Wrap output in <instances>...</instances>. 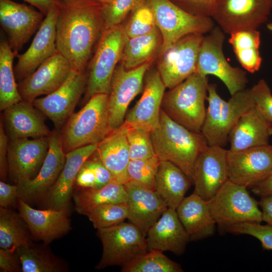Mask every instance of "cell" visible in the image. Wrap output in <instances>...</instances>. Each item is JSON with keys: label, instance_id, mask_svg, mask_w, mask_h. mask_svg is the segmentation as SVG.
Wrapping results in <instances>:
<instances>
[{"label": "cell", "instance_id": "cell-19", "mask_svg": "<svg viewBox=\"0 0 272 272\" xmlns=\"http://www.w3.org/2000/svg\"><path fill=\"white\" fill-rule=\"evenodd\" d=\"M59 7L48 12L29 47L24 53L16 55L18 60L14 71L17 81H20L31 75L56 51V24Z\"/></svg>", "mask_w": 272, "mask_h": 272}, {"label": "cell", "instance_id": "cell-43", "mask_svg": "<svg viewBox=\"0 0 272 272\" xmlns=\"http://www.w3.org/2000/svg\"><path fill=\"white\" fill-rule=\"evenodd\" d=\"M131 13L132 15L124 28L127 38L149 33L157 28L153 12L146 2Z\"/></svg>", "mask_w": 272, "mask_h": 272}, {"label": "cell", "instance_id": "cell-15", "mask_svg": "<svg viewBox=\"0 0 272 272\" xmlns=\"http://www.w3.org/2000/svg\"><path fill=\"white\" fill-rule=\"evenodd\" d=\"M227 162L229 179L252 187L272 175V145L238 152L228 150Z\"/></svg>", "mask_w": 272, "mask_h": 272}, {"label": "cell", "instance_id": "cell-40", "mask_svg": "<svg viewBox=\"0 0 272 272\" xmlns=\"http://www.w3.org/2000/svg\"><path fill=\"white\" fill-rule=\"evenodd\" d=\"M159 163L156 156L146 159L130 160L127 170L128 182L155 190V176Z\"/></svg>", "mask_w": 272, "mask_h": 272}, {"label": "cell", "instance_id": "cell-33", "mask_svg": "<svg viewBox=\"0 0 272 272\" xmlns=\"http://www.w3.org/2000/svg\"><path fill=\"white\" fill-rule=\"evenodd\" d=\"M161 42L157 28L143 35L130 38L126 37L120 64L125 69L130 70L148 62L161 47Z\"/></svg>", "mask_w": 272, "mask_h": 272}, {"label": "cell", "instance_id": "cell-4", "mask_svg": "<svg viewBox=\"0 0 272 272\" xmlns=\"http://www.w3.org/2000/svg\"><path fill=\"white\" fill-rule=\"evenodd\" d=\"M208 78L197 73L164 94L161 109L173 120L194 132H201L205 118Z\"/></svg>", "mask_w": 272, "mask_h": 272}, {"label": "cell", "instance_id": "cell-44", "mask_svg": "<svg viewBox=\"0 0 272 272\" xmlns=\"http://www.w3.org/2000/svg\"><path fill=\"white\" fill-rule=\"evenodd\" d=\"M226 232L234 234L248 235L257 239L262 248L272 250V226L261 225L255 222H247L235 224L224 229Z\"/></svg>", "mask_w": 272, "mask_h": 272}, {"label": "cell", "instance_id": "cell-32", "mask_svg": "<svg viewBox=\"0 0 272 272\" xmlns=\"http://www.w3.org/2000/svg\"><path fill=\"white\" fill-rule=\"evenodd\" d=\"M73 198L76 211L85 215L102 205L126 202L127 193L124 185L113 180L99 189L82 188L74 194Z\"/></svg>", "mask_w": 272, "mask_h": 272}, {"label": "cell", "instance_id": "cell-31", "mask_svg": "<svg viewBox=\"0 0 272 272\" xmlns=\"http://www.w3.org/2000/svg\"><path fill=\"white\" fill-rule=\"evenodd\" d=\"M192 181L177 165L160 161L155 176V191L168 208L176 210Z\"/></svg>", "mask_w": 272, "mask_h": 272}, {"label": "cell", "instance_id": "cell-14", "mask_svg": "<svg viewBox=\"0 0 272 272\" xmlns=\"http://www.w3.org/2000/svg\"><path fill=\"white\" fill-rule=\"evenodd\" d=\"M150 66L149 61L130 70L120 63L112 76L109 94V123L111 130L120 126L124 121L127 107L141 92L145 75Z\"/></svg>", "mask_w": 272, "mask_h": 272}, {"label": "cell", "instance_id": "cell-9", "mask_svg": "<svg viewBox=\"0 0 272 272\" xmlns=\"http://www.w3.org/2000/svg\"><path fill=\"white\" fill-rule=\"evenodd\" d=\"M102 244V254L95 268L122 266L148 251L146 237L131 223L97 230Z\"/></svg>", "mask_w": 272, "mask_h": 272}, {"label": "cell", "instance_id": "cell-39", "mask_svg": "<svg viewBox=\"0 0 272 272\" xmlns=\"http://www.w3.org/2000/svg\"><path fill=\"white\" fill-rule=\"evenodd\" d=\"M97 230L111 227L127 219L126 202L106 203L98 206L85 214Z\"/></svg>", "mask_w": 272, "mask_h": 272}, {"label": "cell", "instance_id": "cell-51", "mask_svg": "<svg viewBox=\"0 0 272 272\" xmlns=\"http://www.w3.org/2000/svg\"><path fill=\"white\" fill-rule=\"evenodd\" d=\"M36 8L45 16L52 9L60 7L62 0H23Z\"/></svg>", "mask_w": 272, "mask_h": 272}, {"label": "cell", "instance_id": "cell-48", "mask_svg": "<svg viewBox=\"0 0 272 272\" xmlns=\"http://www.w3.org/2000/svg\"><path fill=\"white\" fill-rule=\"evenodd\" d=\"M75 181L81 188L97 189V183L95 172L87 160L80 169Z\"/></svg>", "mask_w": 272, "mask_h": 272}, {"label": "cell", "instance_id": "cell-18", "mask_svg": "<svg viewBox=\"0 0 272 272\" xmlns=\"http://www.w3.org/2000/svg\"><path fill=\"white\" fill-rule=\"evenodd\" d=\"M227 153L223 147L208 146L195 161L193 192L206 201L229 180Z\"/></svg>", "mask_w": 272, "mask_h": 272}, {"label": "cell", "instance_id": "cell-24", "mask_svg": "<svg viewBox=\"0 0 272 272\" xmlns=\"http://www.w3.org/2000/svg\"><path fill=\"white\" fill-rule=\"evenodd\" d=\"M124 186L127 193V219L146 237L150 228L168 207L155 190L130 182Z\"/></svg>", "mask_w": 272, "mask_h": 272}, {"label": "cell", "instance_id": "cell-41", "mask_svg": "<svg viewBox=\"0 0 272 272\" xmlns=\"http://www.w3.org/2000/svg\"><path fill=\"white\" fill-rule=\"evenodd\" d=\"M125 126L130 160L146 159L156 156L150 131L140 127Z\"/></svg>", "mask_w": 272, "mask_h": 272}, {"label": "cell", "instance_id": "cell-1", "mask_svg": "<svg viewBox=\"0 0 272 272\" xmlns=\"http://www.w3.org/2000/svg\"><path fill=\"white\" fill-rule=\"evenodd\" d=\"M102 7L94 0H62L56 24V50L73 70L85 72L94 45L104 31Z\"/></svg>", "mask_w": 272, "mask_h": 272}, {"label": "cell", "instance_id": "cell-28", "mask_svg": "<svg viewBox=\"0 0 272 272\" xmlns=\"http://www.w3.org/2000/svg\"><path fill=\"white\" fill-rule=\"evenodd\" d=\"M271 126L253 106L240 117L231 131L229 151L238 152L268 145Z\"/></svg>", "mask_w": 272, "mask_h": 272}, {"label": "cell", "instance_id": "cell-27", "mask_svg": "<svg viewBox=\"0 0 272 272\" xmlns=\"http://www.w3.org/2000/svg\"><path fill=\"white\" fill-rule=\"evenodd\" d=\"M124 123L112 130L98 144L96 153L110 171L113 179L123 185L128 182L127 166L130 161L128 145Z\"/></svg>", "mask_w": 272, "mask_h": 272}, {"label": "cell", "instance_id": "cell-57", "mask_svg": "<svg viewBox=\"0 0 272 272\" xmlns=\"http://www.w3.org/2000/svg\"><path fill=\"white\" fill-rule=\"evenodd\" d=\"M171 1H172V2H174V1H176V0H171Z\"/></svg>", "mask_w": 272, "mask_h": 272}, {"label": "cell", "instance_id": "cell-56", "mask_svg": "<svg viewBox=\"0 0 272 272\" xmlns=\"http://www.w3.org/2000/svg\"><path fill=\"white\" fill-rule=\"evenodd\" d=\"M269 132L270 135H272V126L270 128Z\"/></svg>", "mask_w": 272, "mask_h": 272}, {"label": "cell", "instance_id": "cell-29", "mask_svg": "<svg viewBox=\"0 0 272 272\" xmlns=\"http://www.w3.org/2000/svg\"><path fill=\"white\" fill-rule=\"evenodd\" d=\"M97 146H84L66 154L63 169L47 194L50 208L59 209L67 207L77 175L84 162L96 151Z\"/></svg>", "mask_w": 272, "mask_h": 272}, {"label": "cell", "instance_id": "cell-50", "mask_svg": "<svg viewBox=\"0 0 272 272\" xmlns=\"http://www.w3.org/2000/svg\"><path fill=\"white\" fill-rule=\"evenodd\" d=\"M3 119L0 123V175L1 179L4 180L8 172L7 154L9 144V137L5 132Z\"/></svg>", "mask_w": 272, "mask_h": 272}, {"label": "cell", "instance_id": "cell-13", "mask_svg": "<svg viewBox=\"0 0 272 272\" xmlns=\"http://www.w3.org/2000/svg\"><path fill=\"white\" fill-rule=\"evenodd\" d=\"M85 72L72 69L63 83L52 93L33 101L32 104L48 117L57 129H62L74 113L87 82Z\"/></svg>", "mask_w": 272, "mask_h": 272}, {"label": "cell", "instance_id": "cell-12", "mask_svg": "<svg viewBox=\"0 0 272 272\" xmlns=\"http://www.w3.org/2000/svg\"><path fill=\"white\" fill-rule=\"evenodd\" d=\"M203 37L199 33L188 34L162 53L157 70L166 88L174 87L196 72Z\"/></svg>", "mask_w": 272, "mask_h": 272}, {"label": "cell", "instance_id": "cell-55", "mask_svg": "<svg viewBox=\"0 0 272 272\" xmlns=\"http://www.w3.org/2000/svg\"><path fill=\"white\" fill-rule=\"evenodd\" d=\"M267 28L268 29V30L272 33V23L267 24Z\"/></svg>", "mask_w": 272, "mask_h": 272}, {"label": "cell", "instance_id": "cell-46", "mask_svg": "<svg viewBox=\"0 0 272 272\" xmlns=\"http://www.w3.org/2000/svg\"><path fill=\"white\" fill-rule=\"evenodd\" d=\"M217 0H176L175 3L188 13L195 16L211 17Z\"/></svg>", "mask_w": 272, "mask_h": 272}, {"label": "cell", "instance_id": "cell-45", "mask_svg": "<svg viewBox=\"0 0 272 272\" xmlns=\"http://www.w3.org/2000/svg\"><path fill=\"white\" fill-rule=\"evenodd\" d=\"M254 107L258 112L272 124V94L266 82L260 80L250 89Z\"/></svg>", "mask_w": 272, "mask_h": 272}, {"label": "cell", "instance_id": "cell-47", "mask_svg": "<svg viewBox=\"0 0 272 272\" xmlns=\"http://www.w3.org/2000/svg\"><path fill=\"white\" fill-rule=\"evenodd\" d=\"M0 268L1 271H22L21 265L16 251L10 249H0Z\"/></svg>", "mask_w": 272, "mask_h": 272}, {"label": "cell", "instance_id": "cell-21", "mask_svg": "<svg viewBox=\"0 0 272 272\" xmlns=\"http://www.w3.org/2000/svg\"><path fill=\"white\" fill-rule=\"evenodd\" d=\"M48 138V151L37 174L32 179L17 184L18 198L26 202L37 200L48 194L64 166L66 153L60 133L51 132Z\"/></svg>", "mask_w": 272, "mask_h": 272}, {"label": "cell", "instance_id": "cell-22", "mask_svg": "<svg viewBox=\"0 0 272 272\" xmlns=\"http://www.w3.org/2000/svg\"><path fill=\"white\" fill-rule=\"evenodd\" d=\"M166 87L158 70L149 69L144 77L143 94L135 105L126 113L124 123L151 132L160 121L161 104Z\"/></svg>", "mask_w": 272, "mask_h": 272}, {"label": "cell", "instance_id": "cell-7", "mask_svg": "<svg viewBox=\"0 0 272 272\" xmlns=\"http://www.w3.org/2000/svg\"><path fill=\"white\" fill-rule=\"evenodd\" d=\"M207 202L216 224L224 229L239 223L262 221L259 202L246 187L229 179Z\"/></svg>", "mask_w": 272, "mask_h": 272}, {"label": "cell", "instance_id": "cell-2", "mask_svg": "<svg viewBox=\"0 0 272 272\" xmlns=\"http://www.w3.org/2000/svg\"><path fill=\"white\" fill-rule=\"evenodd\" d=\"M151 139L159 160L175 164L193 182L195 161L209 146L201 132L189 130L161 109L159 125L151 132Z\"/></svg>", "mask_w": 272, "mask_h": 272}, {"label": "cell", "instance_id": "cell-37", "mask_svg": "<svg viewBox=\"0 0 272 272\" xmlns=\"http://www.w3.org/2000/svg\"><path fill=\"white\" fill-rule=\"evenodd\" d=\"M23 272H58L63 270L57 258L32 243L16 250Z\"/></svg>", "mask_w": 272, "mask_h": 272}, {"label": "cell", "instance_id": "cell-17", "mask_svg": "<svg viewBox=\"0 0 272 272\" xmlns=\"http://www.w3.org/2000/svg\"><path fill=\"white\" fill-rule=\"evenodd\" d=\"M48 149V137L32 140H9L7 154L8 172L16 184L36 176Z\"/></svg>", "mask_w": 272, "mask_h": 272}, {"label": "cell", "instance_id": "cell-20", "mask_svg": "<svg viewBox=\"0 0 272 272\" xmlns=\"http://www.w3.org/2000/svg\"><path fill=\"white\" fill-rule=\"evenodd\" d=\"M72 70L67 59L57 50L31 75L17 84L22 100L32 102L41 95H47L58 89Z\"/></svg>", "mask_w": 272, "mask_h": 272}, {"label": "cell", "instance_id": "cell-35", "mask_svg": "<svg viewBox=\"0 0 272 272\" xmlns=\"http://www.w3.org/2000/svg\"><path fill=\"white\" fill-rule=\"evenodd\" d=\"M17 54V53L12 49L8 40L2 38L0 42V109L1 111L22 100L16 82L13 67L14 58Z\"/></svg>", "mask_w": 272, "mask_h": 272}, {"label": "cell", "instance_id": "cell-23", "mask_svg": "<svg viewBox=\"0 0 272 272\" xmlns=\"http://www.w3.org/2000/svg\"><path fill=\"white\" fill-rule=\"evenodd\" d=\"M19 215L27 224L32 235L48 244L66 234L71 229L67 207L37 210L18 198Z\"/></svg>", "mask_w": 272, "mask_h": 272}, {"label": "cell", "instance_id": "cell-42", "mask_svg": "<svg viewBox=\"0 0 272 272\" xmlns=\"http://www.w3.org/2000/svg\"><path fill=\"white\" fill-rule=\"evenodd\" d=\"M145 2L146 0H112L102 5L104 30L119 25L128 13L133 12Z\"/></svg>", "mask_w": 272, "mask_h": 272}, {"label": "cell", "instance_id": "cell-3", "mask_svg": "<svg viewBox=\"0 0 272 272\" xmlns=\"http://www.w3.org/2000/svg\"><path fill=\"white\" fill-rule=\"evenodd\" d=\"M108 99V94L94 95L80 110L71 115L60 132L66 154L84 146L98 144L111 131Z\"/></svg>", "mask_w": 272, "mask_h": 272}, {"label": "cell", "instance_id": "cell-11", "mask_svg": "<svg viewBox=\"0 0 272 272\" xmlns=\"http://www.w3.org/2000/svg\"><path fill=\"white\" fill-rule=\"evenodd\" d=\"M271 9L272 0H217L211 18L231 34L257 29L266 22Z\"/></svg>", "mask_w": 272, "mask_h": 272}, {"label": "cell", "instance_id": "cell-54", "mask_svg": "<svg viewBox=\"0 0 272 272\" xmlns=\"http://www.w3.org/2000/svg\"><path fill=\"white\" fill-rule=\"evenodd\" d=\"M96 1L100 4H101L102 5L107 4L110 2L112 0H94Z\"/></svg>", "mask_w": 272, "mask_h": 272}, {"label": "cell", "instance_id": "cell-34", "mask_svg": "<svg viewBox=\"0 0 272 272\" xmlns=\"http://www.w3.org/2000/svg\"><path fill=\"white\" fill-rule=\"evenodd\" d=\"M230 35L229 43L241 65L251 73L258 71L262 61L259 51V32L257 29L242 30Z\"/></svg>", "mask_w": 272, "mask_h": 272}, {"label": "cell", "instance_id": "cell-36", "mask_svg": "<svg viewBox=\"0 0 272 272\" xmlns=\"http://www.w3.org/2000/svg\"><path fill=\"white\" fill-rule=\"evenodd\" d=\"M22 218L8 208H0V247L16 251L31 244Z\"/></svg>", "mask_w": 272, "mask_h": 272}, {"label": "cell", "instance_id": "cell-49", "mask_svg": "<svg viewBox=\"0 0 272 272\" xmlns=\"http://www.w3.org/2000/svg\"><path fill=\"white\" fill-rule=\"evenodd\" d=\"M18 199V186L0 182V207L8 208L14 206Z\"/></svg>", "mask_w": 272, "mask_h": 272}, {"label": "cell", "instance_id": "cell-52", "mask_svg": "<svg viewBox=\"0 0 272 272\" xmlns=\"http://www.w3.org/2000/svg\"><path fill=\"white\" fill-rule=\"evenodd\" d=\"M258 202L261 209L262 221L272 226V195L261 197Z\"/></svg>", "mask_w": 272, "mask_h": 272}, {"label": "cell", "instance_id": "cell-16", "mask_svg": "<svg viewBox=\"0 0 272 272\" xmlns=\"http://www.w3.org/2000/svg\"><path fill=\"white\" fill-rule=\"evenodd\" d=\"M44 16L32 6L12 0H0L1 26L14 52L18 54L39 29Z\"/></svg>", "mask_w": 272, "mask_h": 272}, {"label": "cell", "instance_id": "cell-6", "mask_svg": "<svg viewBox=\"0 0 272 272\" xmlns=\"http://www.w3.org/2000/svg\"><path fill=\"white\" fill-rule=\"evenodd\" d=\"M126 39L124 28L120 25L102 33L90 63L84 98L85 103L94 95L109 94L112 76L121 59Z\"/></svg>", "mask_w": 272, "mask_h": 272}, {"label": "cell", "instance_id": "cell-8", "mask_svg": "<svg viewBox=\"0 0 272 272\" xmlns=\"http://www.w3.org/2000/svg\"><path fill=\"white\" fill-rule=\"evenodd\" d=\"M151 8L162 38L163 53L177 41L193 33L205 34L215 27L211 17L192 15L171 0H146Z\"/></svg>", "mask_w": 272, "mask_h": 272}, {"label": "cell", "instance_id": "cell-26", "mask_svg": "<svg viewBox=\"0 0 272 272\" xmlns=\"http://www.w3.org/2000/svg\"><path fill=\"white\" fill-rule=\"evenodd\" d=\"M146 239L148 250L170 251L178 255L184 253L190 241L176 210L168 208L150 228Z\"/></svg>", "mask_w": 272, "mask_h": 272}, {"label": "cell", "instance_id": "cell-53", "mask_svg": "<svg viewBox=\"0 0 272 272\" xmlns=\"http://www.w3.org/2000/svg\"><path fill=\"white\" fill-rule=\"evenodd\" d=\"M251 191L260 197L272 195V175L251 187Z\"/></svg>", "mask_w": 272, "mask_h": 272}, {"label": "cell", "instance_id": "cell-38", "mask_svg": "<svg viewBox=\"0 0 272 272\" xmlns=\"http://www.w3.org/2000/svg\"><path fill=\"white\" fill-rule=\"evenodd\" d=\"M181 265L155 249L148 250L121 266L122 272H182Z\"/></svg>", "mask_w": 272, "mask_h": 272}, {"label": "cell", "instance_id": "cell-30", "mask_svg": "<svg viewBox=\"0 0 272 272\" xmlns=\"http://www.w3.org/2000/svg\"><path fill=\"white\" fill-rule=\"evenodd\" d=\"M176 211L190 241L202 240L215 234L216 223L207 202L195 193L184 197Z\"/></svg>", "mask_w": 272, "mask_h": 272}, {"label": "cell", "instance_id": "cell-5", "mask_svg": "<svg viewBox=\"0 0 272 272\" xmlns=\"http://www.w3.org/2000/svg\"><path fill=\"white\" fill-rule=\"evenodd\" d=\"M208 92V107L201 132L209 146L223 147L240 117L254 106L250 89L236 92L228 101L220 97L215 84H209Z\"/></svg>", "mask_w": 272, "mask_h": 272}, {"label": "cell", "instance_id": "cell-10", "mask_svg": "<svg viewBox=\"0 0 272 272\" xmlns=\"http://www.w3.org/2000/svg\"><path fill=\"white\" fill-rule=\"evenodd\" d=\"M208 33L204 36L199 50L196 73L218 78L231 95L245 89L248 83L246 72L231 66L224 55L225 33L219 26H215Z\"/></svg>", "mask_w": 272, "mask_h": 272}, {"label": "cell", "instance_id": "cell-25", "mask_svg": "<svg viewBox=\"0 0 272 272\" xmlns=\"http://www.w3.org/2000/svg\"><path fill=\"white\" fill-rule=\"evenodd\" d=\"M4 111L2 119L9 140L37 139L51 133L44 117L31 102L22 100Z\"/></svg>", "mask_w": 272, "mask_h": 272}]
</instances>
